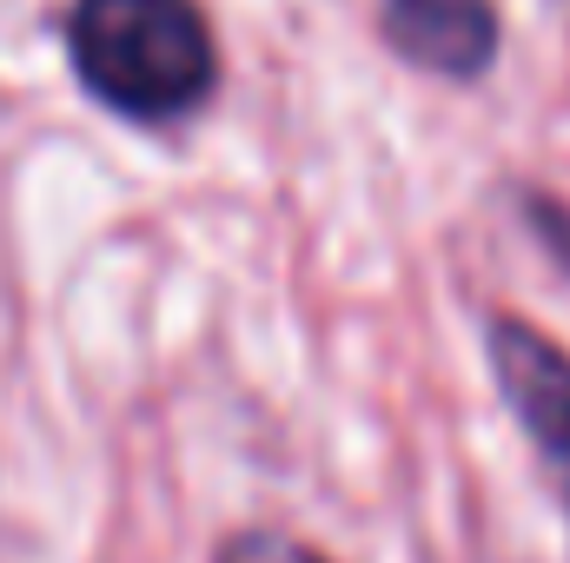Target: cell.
I'll list each match as a JSON object with an SVG mask.
<instances>
[{
    "instance_id": "1",
    "label": "cell",
    "mask_w": 570,
    "mask_h": 563,
    "mask_svg": "<svg viewBox=\"0 0 570 563\" xmlns=\"http://www.w3.org/2000/svg\"><path fill=\"white\" fill-rule=\"evenodd\" d=\"M94 100L127 120H179L213 93V33L193 0H80L67 20Z\"/></svg>"
},
{
    "instance_id": "2",
    "label": "cell",
    "mask_w": 570,
    "mask_h": 563,
    "mask_svg": "<svg viewBox=\"0 0 570 563\" xmlns=\"http://www.w3.org/2000/svg\"><path fill=\"white\" fill-rule=\"evenodd\" d=\"M491 372L570 517V352L524 318H491Z\"/></svg>"
},
{
    "instance_id": "3",
    "label": "cell",
    "mask_w": 570,
    "mask_h": 563,
    "mask_svg": "<svg viewBox=\"0 0 570 563\" xmlns=\"http://www.w3.org/2000/svg\"><path fill=\"white\" fill-rule=\"evenodd\" d=\"M385 33L425 73L471 80L498 53V7L491 0H385Z\"/></svg>"
},
{
    "instance_id": "4",
    "label": "cell",
    "mask_w": 570,
    "mask_h": 563,
    "mask_svg": "<svg viewBox=\"0 0 570 563\" xmlns=\"http://www.w3.org/2000/svg\"><path fill=\"white\" fill-rule=\"evenodd\" d=\"M213 563H325L318 551H305L298 537H285V531H233Z\"/></svg>"
}]
</instances>
